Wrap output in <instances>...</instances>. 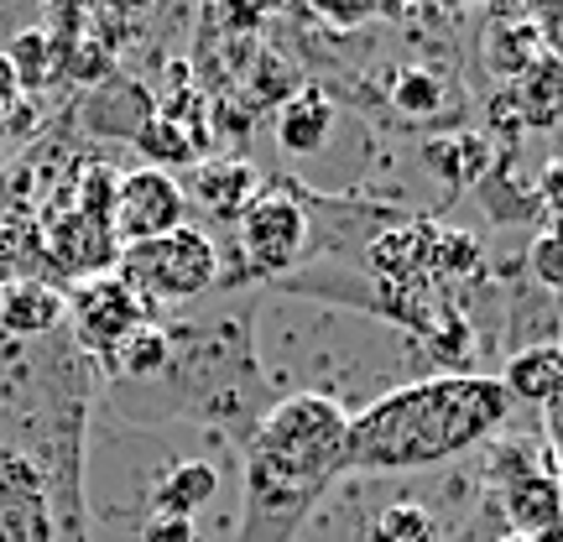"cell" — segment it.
Segmentation results:
<instances>
[{
    "label": "cell",
    "instance_id": "d4e9b609",
    "mask_svg": "<svg viewBox=\"0 0 563 542\" xmlns=\"http://www.w3.org/2000/svg\"><path fill=\"white\" fill-rule=\"evenodd\" d=\"M527 272H532V281H538V287L563 292V235H559V230H543L538 241L527 245Z\"/></svg>",
    "mask_w": 563,
    "mask_h": 542
},
{
    "label": "cell",
    "instance_id": "d6986e66",
    "mask_svg": "<svg viewBox=\"0 0 563 542\" xmlns=\"http://www.w3.org/2000/svg\"><path fill=\"white\" fill-rule=\"evenodd\" d=\"M5 63H11V74H16L21 95L32 100L37 89H47V79L58 74V42L47 37V32H16L11 37V47H5Z\"/></svg>",
    "mask_w": 563,
    "mask_h": 542
},
{
    "label": "cell",
    "instance_id": "3957f363",
    "mask_svg": "<svg viewBox=\"0 0 563 542\" xmlns=\"http://www.w3.org/2000/svg\"><path fill=\"white\" fill-rule=\"evenodd\" d=\"M115 277L136 292L141 302H194L220 281V245L203 230L183 224L173 235L141 245H121Z\"/></svg>",
    "mask_w": 563,
    "mask_h": 542
},
{
    "label": "cell",
    "instance_id": "7c38bea8",
    "mask_svg": "<svg viewBox=\"0 0 563 542\" xmlns=\"http://www.w3.org/2000/svg\"><path fill=\"white\" fill-rule=\"evenodd\" d=\"M183 193H194L199 199L203 214H214V220H241L245 203L262 193V178H256V167L251 162H235V157H203L199 167H194V178H188V188Z\"/></svg>",
    "mask_w": 563,
    "mask_h": 542
},
{
    "label": "cell",
    "instance_id": "f1b7e54d",
    "mask_svg": "<svg viewBox=\"0 0 563 542\" xmlns=\"http://www.w3.org/2000/svg\"><path fill=\"white\" fill-rule=\"evenodd\" d=\"M21 100H26V95H21L16 74H11V63H5V53H0V136H5V125H11V115H16Z\"/></svg>",
    "mask_w": 563,
    "mask_h": 542
},
{
    "label": "cell",
    "instance_id": "44dd1931",
    "mask_svg": "<svg viewBox=\"0 0 563 542\" xmlns=\"http://www.w3.org/2000/svg\"><path fill=\"white\" fill-rule=\"evenodd\" d=\"M428 162H433V173H443V178L454 182V188H464V182L481 178V167H485V136H470V131H460V136H449V141H433V146H428Z\"/></svg>",
    "mask_w": 563,
    "mask_h": 542
},
{
    "label": "cell",
    "instance_id": "9c48e42d",
    "mask_svg": "<svg viewBox=\"0 0 563 542\" xmlns=\"http://www.w3.org/2000/svg\"><path fill=\"white\" fill-rule=\"evenodd\" d=\"M511 460L517 464H496L501 469V511L506 522H511V538H543L553 527H563V485L553 469L543 464H527L522 449H511Z\"/></svg>",
    "mask_w": 563,
    "mask_h": 542
},
{
    "label": "cell",
    "instance_id": "5bb4252c",
    "mask_svg": "<svg viewBox=\"0 0 563 542\" xmlns=\"http://www.w3.org/2000/svg\"><path fill=\"white\" fill-rule=\"evenodd\" d=\"M214 496H220V469L209 460H178V464H167L157 475V485H152V511L194 522Z\"/></svg>",
    "mask_w": 563,
    "mask_h": 542
},
{
    "label": "cell",
    "instance_id": "8992f818",
    "mask_svg": "<svg viewBox=\"0 0 563 542\" xmlns=\"http://www.w3.org/2000/svg\"><path fill=\"white\" fill-rule=\"evenodd\" d=\"M115 262H121V241L110 220H89L79 209H58L42 220V272H53L58 281L74 287L89 277H110Z\"/></svg>",
    "mask_w": 563,
    "mask_h": 542
},
{
    "label": "cell",
    "instance_id": "4fadbf2b",
    "mask_svg": "<svg viewBox=\"0 0 563 542\" xmlns=\"http://www.w3.org/2000/svg\"><path fill=\"white\" fill-rule=\"evenodd\" d=\"M496 381H501V391L511 402H527V407L563 402V350L559 344H527V350H517L506 361V370Z\"/></svg>",
    "mask_w": 563,
    "mask_h": 542
},
{
    "label": "cell",
    "instance_id": "6da1fadb",
    "mask_svg": "<svg viewBox=\"0 0 563 542\" xmlns=\"http://www.w3.org/2000/svg\"><path fill=\"white\" fill-rule=\"evenodd\" d=\"M511 418V397L496 376H428L397 386L350 418V469L361 475H402L449 464L496 439Z\"/></svg>",
    "mask_w": 563,
    "mask_h": 542
},
{
    "label": "cell",
    "instance_id": "7a4b0ae2",
    "mask_svg": "<svg viewBox=\"0 0 563 542\" xmlns=\"http://www.w3.org/2000/svg\"><path fill=\"white\" fill-rule=\"evenodd\" d=\"M251 454L329 490L340 475H350V418L340 402H329L319 391L282 397L266 418H256Z\"/></svg>",
    "mask_w": 563,
    "mask_h": 542
},
{
    "label": "cell",
    "instance_id": "8fae6325",
    "mask_svg": "<svg viewBox=\"0 0 563 542\" xmlns=\"http://www.w3.org/2000/svg\"><path fill=\"white\" fill-rule=\"evenodd\" d=\"M277 146L287 157H313L323 152V141L334 136V100L319 84H298L287 100L277 104Z\"/></svg>",
    "mask_w": 563,
    "mask_h": 542
},
{
    "label": "cell",
    "instance_id": "83f0119b",
    "mask_svg": "<svg viewBox=\"0 0 563 542\" xmlns=\"http://www.w3.org/2000/svg\"><path fill=\"white\" fill-rule=\"evenodd\" d=\"M308 16H313V21H329V26H365V21L382 16V11H376V5H313Z\"/></svg>",
    "mask_w": 563,
    "mask_h": 542
},
{
    "label": "cell",
    "instance_id": "7402d4cb",
    "mask_svg": "<svg viewBox=\"0 0 563 542\" xmlns=\"http://www.w3.org/2000/svg\"><path fill=\"white\" fill-rule=\"evenodd\" d=\"M391 104L407 121H433L443 110V79L428 74V68H402L397 84H391Z\"/></svg>",
    "mask_w": 563,
    "mask_h": 542
},
{
    "label": "cell",
    "instance_id": "f546056e",
    "mask_svg": "<svg viewBox=\"0 0 563 542\" xmlns=\"http://www.w3.org/2000/svg\"><path fill=\"white\" fill-rule=\"evenodd\" d=\"M548 449H553V460L563 464V402L548 407Z\"/></svg>",
    "mask_w": 563,
    "mask_h": 542
},
{
    "label": "cell",
    "instance_id": "603a6c76",
    "mask_svg": "<svg viewBox=\"0 0 563 542\" xmlns=\"http://www.w3.org/2000/svg\"><path fill=\"white\" fill-rule=\"evenodd\" d=\"M115 188H121V173L110 167V162H84L79 178H74V203L68 209H79L89 220H110V209H115Z\"/></svg>",
    "mask_w": 563,
    "mask_h": 542
},
{
    "label": "cell",
    "instance_id": "9a60e30c",
    "mask_svg": "<svg viewBox=\"0 0 563 542\" xmlns=\"http://www.w3.org/2000/svg\"><path fill=\"white\" fill-rule=\"evenodd\" d=\"M485 68L496 74V79H522L532 63L548 53V42H543V26L532 16H496L490 21V32H485Z\"/></svg>",
    "mask_w": 563,
    "mask_h": 542
},
{
    "label": "cell",
    "instance_id": "4dcf8cb0",
    "mask_svg": "<svg viewBox=\"0 0 563 542\" xmlns=\"http://www.w3.org/2000/svg\"><path fill=\"white\" fill-rule=\"evenodd\" d=\"M501 542H527V538H501Z\"/></svg>",
    "mask_w": 563,
    "mask_h": 542
},
{
    "label": "cell",
    "instance_id": "ac0fdd59",
    "mask_svg": "<svg viewBox=\"0 0 563 542\" xmlns=\"http://www.w3.org/2000/svg\"><path fill=\"white\" fill-rule=\"evenodd\" d=\"M136 157H141V167L173 173V167H194V162H203V152L194 146V136H188V131H178L173 121L152 115V121L136 131Z\"/></svg>",
    "mask_w": 563,
    "mask_h": 542
},
{
    "label": "cell",
    "instance_id": "484cf974",
    "mask_svg": "<svg viewBox=\"0 0 563 542\" xmlns=\"http://www.w3.org/2000/svg\"><path fill=\"white\" fill-rule=\"evenodd\" d=\"M538 199H543L548 220H553V230L563 235V157H553L543 167V178H538Z\"/></svg>",
    "mask_w": 563,
    "mask_h": 542
},
{
    "label": "cell",
    "instance_id": "e0dca14e",
    "mask_svg": "<svg viewBox=\"0 0 563 542\" xmlns=\"http://www.w3.org/2000/svg\"><path fill=\"white\" fill-rule=\"evenodd\" d=\"M157 115V100L131 79H110L95 89L89 100V131H104V136H125L136 141V131Z\"/></svg>",
    "mask_w": 563,
    "mask_h": 542
},
{
    "label": "cell",
    "instance_id": "277c9868",
    "mask_svg": "<svg viewBox=\"0 0 563 542\" xmlns=\"http://www.w3.org/2000/svg\"><path fill=\"white\" fill-rule=\"evenodd\" d=\"M235 235H241V256L251 272L282 277L308 256V209L287 188H262L235 220Z\"/></svg>",
    "mask_w": 563,
    "mask_h": 542
},
{
    "label": "cell",
    "instance_id": "30bf717a",
    "mask_svg": "<svg viewBox=\"0 0 563 542\" xmlns=\"http://www.w3.org/2000/svg\"><path fill=\"white\" fill-rule=\"evenodd\" d=\"M68 323V298L58 281L21 277L0 287V334L11 340H47Z\"/></svg>",
    "mask_w": 563,
    "mask_h": 542
},
{
    "label": "cell",
    "instance_id": "52a82bcc",
    "mask_svg": "<svg viewBox=\"0 0 563 542\" xmlns=\"http://www.w3.org/2000/svg\"><path fill=\"white\" fill-rule=\"evenodd\" d=\"M188 214V193H183L178 173H157V167H131L121 173L115 188V209H110V230L121 245H141L183 230Z\"/></svg>",
    "mask_w": 563,
    "mask_h": 542
},
{
    "label": "cell",
    "instance_id": "4316f807",
    "mask_svg": "<svg viewBox=\"0 0 563 542\" xmlns=\"http://www.w3.org/2000/svg\"><path fill=\"white\" fill-rule=\"evenodd\" d=\"M141 542H199V527L183 522V517H146L141 522Z\"/></svg>",
    "mask_w": 563,
    "mask_h": 542
},
{
    "label": "cell",
    "instance_id": "ffe728a7",
    "mask_svg": "<svg viewBox=\"0 0 563 542\" xmlns=\"http://www.w3.org/2000/svg\"><path fill=\"white\" fill-rule=\"evenodd\" d=\"M110 365H115L121 376H131V381H152V376H162V370L173 365V340H167V329L141 323L136 334L110 355Z\"/></svg>",
    "mask_w": 563,
    "mask_h": 542
},
{
    "label": "cell",
    "instance_id": "5b68a950",
    "mask_svg": "<svg viewBox=\"0 0 563 542\" xmlns=\"http://www.w3.org/2000/svg\"><path fill=\"white\" fill-rule=\"evenodd\" d=\"M63 298H68V323H74V334H79V350L100 355V361H110L141 323H146V302H141L115 272H110V277L74 281V287H63Z\"/></svg>",
    "mask_w": 563,
    "mask_h": 542
},
{
    "label": "cell",
    "instance_id": "2e32d148",
    "mask_svg": "<svg viewBox=\"0 0 563 542\" xmlns=\"http://www.w3.org/2000/svg\"><path fill=\"white\" fill-rule=\"evenodd\" d=\"M506 95L517 100V115H522V125H532V131L563 125V53H543Z\"/></svg>",
    "mask_w": 563,
    "mask_h": 542
},
{
    "label": "cell",
    "instance_id": "1f68e13d",
    "mask_svg": "<svg viewBox=\"0 0 563 542\" xmlns=\"http://www.w3.org/2000/svg\"><path fill=\"white\" fill-rule=\"evenodd\" d=\"M365 542H382V538H371V532H365Z\"/></svg>",
    "mask_w": 563,
    "mask_h": 542
},
{
    "label": "cell",
    "instance_id": "ba28073f",
    "mask_svg": "<svg viewBox=\"0 0 563 542\" xmlns=\"http://www.w3.org/2000/svg\"><path fill=\"white\" fill-rule=\"evenodd\" d=\"M53 480L32 454L0 449V542H53Z\"/></svg>",
    "mask_w": 563,
    "mask_h": 542
},
{
    "label": "cell",
    "instance_id": "cb8c5ba5",
    "mask_svg": "<svg viewBox=\"0 0 563 542\" xmlns=\"http://www.w3.org/2000/svg\"><path fill=\"white\" fill-rule=\"evenodd\" d=\"M371 538L382 542H439V522L412 501H397V506H382L376 522H371Z\"/></svg>",
    "mask_w": 563,
    "mask_h": 542
},
{
    "label": "cell",
    "instance_id": "d6a6232c",
    "mask_svg": "<svg viewBox=\"0 0 563 542\" xmlns=\"http://www.w3.org/2000/svg\"><path fill=\"white\" fill-rule=\"evenodd\" d=\"M0 157H5V152H0Z\"/></svg>",
    "mask_w": 563,
    "mask_h": 542
}]
</instances>
